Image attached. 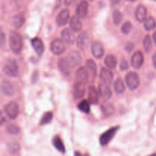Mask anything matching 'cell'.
Segmentation results:
<instances>
[{"mask_svg": "<svg viewBox=\"0 0 156 156\" xmlns=\"http://www.w3.org/2000/svg\"><path fill=\"white\" fill-rule=\"evenodd\" d=\"M98 98L99 94L96 88L94 86H90L88 88V98L89 103L91 105H96L98 103Z\"/></svg>", "mask_w": 156, "mask_h": 156, "instance_id": "20", "label": "cell"}, {"mask_svg": "<svg viewBox=\"0 0 156 156\" xmlns=\"http://www.w3.org/2000/svg\"><path fill=\"white\" fill-rule=\"evenodd\" d=\"M77 46L81 50H85L88 44V37L85 33H81L77 37Z\"/></svg>", "mask_w": 156, "mask_h": 156, "instance_id": "22", "label": "cell"}, {"mask_svg": "<svg viewBox=\"0 0 156 156\" xmlns=\"http://www.w3.org/2000/svg\"><path fill=\"white\" fill-rule=\"evenodd\" d=\"M30 43H31V46L35 53L39 56H42L44 50H45L44 42L42 41V40L39 37H34L30 41Z\"/></svg>", "mask_w": 156, "mask_h": 156, "instance_id": "9", "label": "cell"}, {"mask_svg": "<svg viewBox=\"0 0 156 156\" xmlns=\"http://www.w3.org/2000/svg\"><path fill=\"white\" fill-rule=\"evenodd\" d=\"M152 62H153L154 67L156 69V53L152 56Z\"/></svg>", "mask_w": 156, "mask_h": 156, "instance_id": "42", "label": "cell"}, {"mask_svg": "<svg viewBox=\"0 0 156 156\" xmlns=\"http://www.w3.org/2000/svg\"><path fill=\"white\" fill-rule=\"evenodd\" d=\"M129 68V64H128V62L125 59H123V60L120 62V69L123 70V71H125L127 69Z\"/></svg>", "mask_w": 156, "mask_h": 156, "instance_id": "39", "label": "cell"}, {"mask_svg": "<svg viewBox=\"0 0 156 156\" xmlns=\"http://www.w3.org/2000/svg\"><path fill=\"white\" fill-rule=\"evenodd\" d=\"M67 59H69V61L70 62V63L72 64V66H77L82 62V56H81L80 53L79 52L76 51H71L68 55V57Z\"/></svg>", "mask_w": 156, "mask_h": 156, "instance_id": "19", "label": "cell"}, {"mask_svg": "<svg viewBox=\"0 0 156 156\" xmlns=\"http://www.w3.org/2000/svg\"><path fill=\"white\" fill-rule=\"evenodd\" d=\"M100 78L104 83L110 85V84H111L113 79H114V75H113L112 72H111L110 70L105 68H102L101 69Z\"/></svg>", "mask_w": 156, "mask_h": 156, "instance_id": "17", "label": "cell"}, {"mask_svg": "<svg viewBox=\"0 0 156 156\" xmlns=\"http://www.w3.org/2000/svg\"><path fill=\"white\" fill-rule=\"evenodd\" d=\"M101 110L102 111H103L104 114L107 116L112 115L114 113V111H115L114 107L113 106V105H111V103L107 101L103 102L101 106Z\"/></svg>", "mask_w": 156, "mask_h": 156, "instance_id": "27", "label": "cell"}, {"mask_svg": "<svg viewBox=\"0 0 156 156\" xmlns=\"http://www.w3.org/2000/svg\"><path fill=\"white\" fill-rule=\"evenodd\" d=\"M6 121V118L5 114H3L2 111H0V125H2L3 123H5Z\"/></svg>", "mask_w": 156, "mask_h": 156, "instance_id": "40", "label": "cell"}, {"mask_svg": "<svg viewBox=\"0 0 156 156\" xmlns=\"http://www.w3.org/2000/svg\"><path fill=\"white\" fill-rule=\"evenodd\" d=\"M123 18V15L119 10H115L113 12V21L116 25H118L120 24Z\"/></svg>", "mask_w": 156, "mask_h": 156, "instance_id": "34", "label": "cell"}, {"mask_svg": "<svg viewBox=\"0 0 156 156\" xmlns=\"http://www.w3.org/2000/svg\"><path fill=\"white\" fill-rule=\"evenodd\" d=\"M126 82L130 90H136L140 84V79L138 75L134 72H129L126 76Z\"/></svg>", "mask_w": 156, "mask_h": 156, "instance_id": "4", "label": "cell"}, {"mask_svg": "<svg viewBox=\"0 0 156 156\" xmlns=\"http://www.w3.org/2000/svg\"><path fill=\"white\" fill-rule=\"evenodd\" d=\"M133 48H134V45H133V44H131V43H129V44H128L127 45H126V50H127V51L130 52L131 50H132Z\"/></svg>", "mask_w": 156, "mask_h": 156, "instance_id": "41", "label": "cell"}, {"mask_svg": "<svg viewBox=\"0 0 156 156\" xmlns=\"http://www.w3.org/2000/svg\"><path fill=\"white\" fill-rule=\"evenodd\" d=\"M114 90L117 94H123L125 91V85L120 79H117L114 82Z\"/></svg>", "mask_w": 156, "mask_h": 156, "instance_id": "30", "label": "cell"}, {"mask_svg": "<svg viewBox=\"0 0 156 156\" xmlns=\"http://www.w3.org/2000/svg\"><path fill=\"white\" fill-rule=\"evenodd\" d=\"M119 129H120L119 126H114V127L110 128L106 132L104 133L100 136V144L103 146L108 145L114 138Z\"/></svg>", "mask_w": 156, "mask_h": 156, "instance_id": "3", "label": "cell"}, {"mask_svg": "<svg viewBox=\"0 0 156 156\" xmlns=\"http://www.w3.org/2000/svg\"><path fill=\"white\" fill-rule=\"evenodd\" d=\"M143 47H144V50L146 53H149L151 50L152 47V38L149 35H146L143 40Z\"/></svg>", "mask_w": 156, "mask_h": 156, "instance_id": "33", "label": "cell"}, {"mask_svg": "<svg viewBox=\"0 0 156 156\" xmlns=\"http://www.w3.org/2000/svg\"><path fill=\"white\" fill-rule=\"evenodd\" d=\"M153 1H155V2H156V0H153Z\"/></svg>", "mask_w": 156, "mask_h": 156, "instance_id": "49", "label": "cell"}, {"mask_svg": "<svg viewBox=\"0 0 156 156\" xmlns=\"http://www.w3.org/2000/svg\"><path fill=\"white\" fill-rule=\"evenodd\" d=\"M156 27V21L152 17H149L144 21V27L146 30H152Z\"/></svg>", "mask_w": 156, "mask_h": 156, "instance_id": "29", "label": "cell"}, {"mask_svg": "<svg viewBox=\"0 0 156 156\" xmlns=\"http://www.w3.org/2000/svg\"><path fill=\"white\" fill-rule=\"evenodd\" d=\"M25 22V17L23 13L15 15L12 19V24L16 29H19Z\"/></svg>", "mask_w": 156, "mask_h": 156, "instance_id": "24", "label": "cell"}, {"mask_svg": "<svg viewBox=\"0 0 156 156\" xmlns=\"http://www.w3.org/2000/svg\"><path fill=\"white\" fill-rule=\"evenodd\" d=\"M89 79V73L87 71L86 69L84 67H81L79 69L76 71V82H79V83L86 84L87 82Z\"/></svg>", "mask_w": 156, "mask_h": 156, "instance_id": "10", "label": "cell"}, {"mask_svg": "<svg viewBox=\"0 0 156 156\" xmlns=\"http://www.w3.org/2000/svg\"><path fill=\"white\" fill-rule=\"evenodd\" d=\"M9 46L10 49L15 54H19L22 50L23 47V42L21 36L16 31L10 32L9 35Z\"/></svg>", "mask_w": 156, "mask_h": 156, "instance_id": "1", "label": "cell"}, {"mask_svg": "<svg viewBox=\"0 0 156 156\" xmlns=\"http://www.w3.org/2000/svg\"><path fill=\"white\" fill-rule=\"evenodd\" d=\"M74 156H84L81 152H76L74 154Z\"/></svg>", "mask_w": 156, "mask_h": 156, "instance_id": "46", "label": "cell"}, {"mask_svg": "<svg viewBox=\"0 0 156 156\" xmlns=\"http://www.w3.org/2000/svg\"><path fill=\"white\" fill-rule=\"evenodd\" d=\"M117 63V59L114 55H108L105 59V64L108 68L113 69L116 68Z\"/></svg>", "mask_w": 156, "mask_h": 156, "instance_id": "26", "label": "cell"}, {"mask_svg": "<svg viewBox=\"0 0 156 156\" xmlns=\"http://www.w3.org/2000/svg\"><path fill=\"white\" fill-rule=\"evenodd\" d=\"M70 28H71L72 30L75 32H78L79 30H81L82 29V22L80 21V18L78 16H73V18L70 19L69 22Z\"/></svg>", "mask_w": 156, "mask_h": 156, "instance_id": "23", "label": "cell"}, {"mask_svg": "<svg viewBox=\"0 0 156 156\" xmlns=\"http://www.w3.org/2000/svg\"><path fill=\"white\" fill-rule=\"evenodd\" d=\"M149 156H156V153L152 154V155H149Z\"/></svg>", "mask_w": 156, "mask_h": 156, "instance_id": "47", "label": "cell"}, {"mask_svg": "<svg viewBox=\"0 0 156 156\" xmlns=\"http://www.w3.org/2000/svg\"><path fill=\"white\" fill-rule=\"evenodd\" d=\"M69 19V11L68 9H63L58 14L56 17V24L59 27H62L66 24Z\"/></svg>", "mask_w": 156, "mask_h": 156, "instance_id": "13", "label": "cell"}, {"mask_svg": "<svg viewBox=\"0 0 156 156\" xmlns=\"http://www.w3.org/2000/svg\"><path fill=\"white\" fill-rule=\"evenodd\" d=\"M78 109L82 112L88 114L90 112V103L87 101L86 100L82 101L78 105Z\"/></svg>", "mask_w": 156, "mask_h": 156, "instance_id": "32", "label": "cell"}, {"mask_svg": "<svg viewBox=\"0 0 156 156\" xmlns=\"http://www.w3.org/2000/svg\"><path fill=\"white\" fill-rule=\"evenodd\" d=\"M152 38H153L154 43H155V46H156V31L153 34V36H152Z\"/></svg>", "mask_w": 156, "mask_h": 156, "instance_id": "45", "label": "cell"}, {"mask_svg": "<svg viewBox=\"0 0 156 156\" xmlns=\"http://www.w3.org/2000/svg\"><path fill=\"white\" fill-rule=\"evenodd\" d=\"M72 2H73V0H64V3H65L66 5H70Z\"/></svg>", "mask_w": 156, "mask_h": 156, "instance_id": "43", "label": "cell"}, {"mask_svg": "<svg viewBox=\"0 0 156 156\" xmlns=\"http://www.w3.org/2000/svg\"><path fill=\"white\" fill-rule=\"evenodd\" d=\"M53 113L49 111V112H46L45 114L43 115V117H41V122H40V124L41 126H44V125L48 124L51 122V120H53Z\"/></svg>", "mask_w": 156, "mask_h": 156, "instance_id": "31", "label": "cell"}, {"mask_svg": "<svg viewBox=\"0 0 156 156\" xmlns=\"http://www.w3.org/2000/svg\"><path fill=\"white\" fill-rule=\"evenodd\" d=\"M86 67L88 72L91 73V76H92V77H94L97 74V66H96L94 61L91 59H88L86 61Z\"/></svg>", "mask_w": 156, "mask_h": 156, "instance_id": "28", "label": "cell"}, {"mask_svg": "<svg viewBox=\"0 0 156 156\" xmlns=\"http://www.w3.org/2000/svg\"><path fill=\"white\" fill-rule=\"evenodd\" d=\"M58 67L64 76H68L71 74L73 66L67 58H60L58 60Z\"/></svg>", "mask_w": 156, "mask_h": 156, "instance_id": "6", "label": "cell"}, {"mask_svg": "<svg viewBox=\"0 0 156 156\" xmlns=\"http://www.w3.org/2000/svg\"><path fill=\"white\" fill-rule=\"evenodd\" d=\"M1 89L3 94L7 96H12L14 94V93H15V89H14L13 85L9 81H4V82H2L1 85Z\"/></svg>", "mask_w": 156, "mask_h": 156, "instance_id": "21", "label": "cell"}, {"mask_svg": "<svg viewBox=\"0 0 156 156\" xmlns=\"http://www.w3.org/2000/svg\"><path fill=\"white\" fill-rule=\"evenodd\" d=\"M61 36H62V40L64 43L68 45H72L75 42V36L71 31L70 29L66 28L62 30L61 32Z\"/></svg>", "mask_w": 156, "mask_h": 156, "instance_id": "16", "label": "cell"}, {"mask_svg": "<svg viewBox=\"0 0 156 156\" xmlns=\"http://www.w3.org/2000/svg\"><path fill=\"white\" fill-rule=\"evenodd\" d=\"M19 145L16 143H12L9 145V150L11 153H16L19 150Z\"/></svg>", "mask_w": 156, "mask_h": 156, "instance_id": "37", "label": "cell"}, {"mask_svg": "<svg viewBox=\"0 0 156 156\" xmlns=\"http://www.w3.org/2000/svg\"><path fill=\"white\" fill-rule=\"evenodd\" d=\"M98 94L99 96H101L105 100H108L111 98L112 92H111L109 85L104 83V82L101 83L98 86Z\"/></svg>", "mask_w": 156, "mask_h": 156, "instance_id": "12", "label": "cell"}, {"mask_svg": "<svg viewBox=\"0 0 156 156\" xmlns=\"http://www.w3.org/2000/svg\"><path fill=\"white\" fill-rule=\"evenodd\" d=\"M52 143H53V146H54V147L56 148L59 152H62V153L63 154L65 153L66 148L60 137L58 136H55L53 138V141H52Z\"/></svg>", "mask_w": 156, "mask_h": 156, "instance_id": "25", "label": "cell"}, {"mask_svg": "<svg viewBox=\"0 0 156 156\" xmlns=\"http://www.w3.org/2000/svg\"><path fill=\"white\" fill-rule=\"evenodd\" d=\"M5 110L7 115L11 119H15L19 114V107H18V104L14 101L8 104L5 108Z\"/></svg>", "mask_w": 156, "mask_h": 156, "instance_id": "7", "label": "cell"}, {"mask_svg": "<svg viewBox=\"0 0 156 156\" xmlns=\"http://www.w3.org/2000/svg\"><path fill=\"white\" fill-rule=\"evenodd\" d=\"M128 1H129V2H134V1H136V0H128Z\"/></svg>", "mask_w": 156, "mask_h": 156, "instance_id": "48", "label": "cell"}, {"mask_svg": "<svg viewBox=\"0 0 156 156\" xmlns=\"http://www.w3.org/2000/svg\"><path fill=\"white\" fill-rule=\"evenodd\" d=\"M85 92V84L76 82L73 87V96L76 99H80L83 97Z\"/></svg>", "mask_w": 156, "mask_h": 156, "instance_id": "18", "label": "cell"}, {"mask_svg": "<svg viewBox=\"0 0 156 156\" xmlns=\"http://www.w3.org/2000/svg\"><path fill=\"white\" fill-rule=\"evenodd\" d=\"M5 44V36L2 30L0 28V48L4 47Z\"/></svg>", "mask_w": 156, "mask_h": 156, "instance_id": "38", "label": "cell"}, {"mask_svg": "<svg viewBox=\"0 0 156 156\" xmlns=\"http://www.w3.org/2000/svg\"><path fill=\"white\" fill-rule=\"evenodd\" d=\"M3 71L9 77L15 78L18 76V66L15 60L9 59L3 68Z\"/></svg>", "mask_w": 156, "mask_h": 156, "instance_id": "2", "label": "cell"}, {"mask_svg": "<svg viewBox=\"0 0 156 156\" xmlns=\"http://www.w3.org/2000/svg\"><path fill=\"white\" fill-rule=\"evenodd\" d=\"M50 50H51L52 53L55 55L62 54L66 50L65 43L61 39H55L51 43Z\"/></svg>", "mask_w": 156, "mask_h": 156, "instance_id": "5", "label": "cell"}, {"mask_svg": "<svg viewBox=\"0 0 156 156\" xmlns=\"http://www.w3.org/2000/svg\"><path fill=\"white\" fill-rule=\"evenodd\" d=\"M147 9L143 5H140L135 11V18L139 22H144L146 19Z\"/></svg>", "mask_w": 156, "mask_h": 156, "instance_id": "14", "label": "cell"}, {"mask_svg": "<svg viewBox=\"0 0 156 156\" xmlns=\"http://www.w3.org/2000/svg\"><path fill=\"white\" fill-rule=\"evenodd\" d=\"M110 1H111V4L112 5H117L120 2V0H110Z\"/></svg>", "mask_w": 156, "mask_h": 156, "instance_id": "44", "label": "cell"}, {"mask_svg": "<svg viewBox=\"0 0 156 156\" xmlns=\"http://www.w3.org/2000/svg\"><path fill=\"white\" fill-rule=\"evenodd\" d=\"M88 3L86 1H82L76 9V15L79 18H85L88 15Z\"/></svg>", "mask_w": 156, "mask_h": 156, "instance_id": "15", "label": "cell"}, {"mask_svg": "<svg viewBox=\"0 0 156 156\" xmlns=\"http://www.w3.org/2000/svg\"><path fill=\"white\" fill-rule=\"evenodd\" d=\"M7 131L12 135H18L20 133V128L17 125L10 124L8 126Z\"/></svg>", "mask_w": 156, "mask_h": 156, "instance_id": "36", "label": "cell"}, {"mask_svg": "<svg viewBox=\"0 0 156 156\" xmlns=\"http://www.w3.org/2000/svg\"><path fill=\"white\" fill-rule=\"evenodd\" d=\"M144 62V56L141 51H136L133 53L131 58V64L132 66L136 69H139L142 67Z\"/></svg>", "mask_w": 156, "mask_h": 156, "instance_id": "8", "label": "cell"}, {"mask_svg": "<svg viewBox=\"0 0 156 156\" xmlns=\"http://www.w3.org/2000/svg\"><path fill=\"white\" fill-rule=\"evenodd\" d=\"M133 25L131 24V22L129 21H126L125 23H123V25L121 27V31L123 34H128L129 32L132 30Z\"/></svg>", "mask_w": 156, "mask_h": 156, "instance_id": "35", "label": "cell"}, {"mask_svg": "<svg viewBox=\"0 0 156 156\" xmlns=\"http://www.w3.org/2000/svg\"><path fill=\"white\" fill-rule=\"evenodd\" d=\"M91 52L93 56L97 59H101L105 54V49L103 44L99 41H95L91 46Z\"/></svg>", "mask_w": 156, "mask_h": 156, "instance_id": "11", "label": "cell"}]
</instances>
